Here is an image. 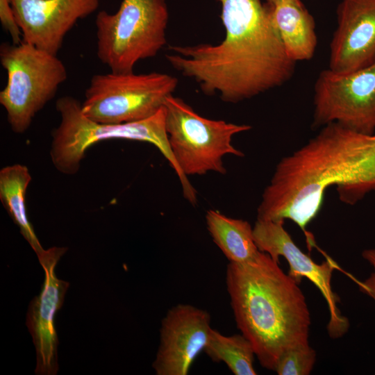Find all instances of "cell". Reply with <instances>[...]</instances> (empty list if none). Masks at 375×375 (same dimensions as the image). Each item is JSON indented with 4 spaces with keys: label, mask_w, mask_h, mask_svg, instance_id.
<instances>
[{
    "label": "cell",
    "mask_w": 375,
    "mask_h": 375,
    "mask_svg": "<svg viewBox=\"0 0 375 375\" xmlns=\"http://www.w3.org/2000/svg\"><path fill=\"white\" fill-rule=\"evenodd\" d=\"M225 38L219 44L170 46L169 63L193 78L208 95L237 103L278 87L292 76L288 56L270 15L260 0H219Z\"/></svg>",
    "instance_id": "obj_1"
},
{
    "label": "cell",
    "mask_w": 375,
    "mask_h": 375,
    "mask_svg": "<svg viewBox=\"0 0 375 375\" xmlns=\"http://www.w3.org/2000/svg\"><path fill=\"white\" fill-rule=\"evenodd\" d=\"M336 185L340 200L353 205L375 191V133L364 134L333 122L283 158L265 188L257 219H290L307 226L320 211L326 190Z\"/></svg>",
    "instance_id": "obj_2"
},
{
    "label": "cell",
    "mask_w": 375,
    "mask_h": 375,
    "mask_svg": "<svg viewBox=\"0 0 375 375\" xmlns=\"http://www.w3.org/2000/svg\"><path fill=\"white\" fill-rule=\"evenodd\" d=\"M261 251L246 263L228 262L226 285L235 323L260 365L274 371L287 349L307 344L310 314L299 283Z\"/></svg>",
    "instance_id": "obj_3"
},
{
    "label": "cell",
    "mask_w": 375,
    "mask_h": 375,
    "mask_svg": "<svg viewBox=\"0 0 375 375\" xmlns=\"http://www.w3.org/2000/svg\"><path fill=\"white\" fill-rule=\"evenodd\" d=\"M56 108L61 120L51 133L50 156L58 172L76 174L87 149L98 142L110 139L137 140L149 142L158 148L176 172L183 191L192 188L172 153L164 106L146 119L119 124H103L89 119L83 113L81 103L71 96L60 97L56 101Z\"/></svg>",
    "instance_id": "obj_4"
},
{
    "label": "cell",
    "mask_w": 375,
    "mask_h": 375,
    "mask_svg": "<svg viewBox=\"0 0 375 375\" xmlns=\"http://www.w3.org/2000/svg\"><path fill=\"white\" fill-rule=\"evenodd\" d=\"M166 0H123L113 14L96 17L97 55L115 73L133 72L141 60L156 56L167 43Z\"/></svg>",
    "instance_id": "obj_5"
},
{
    "label": "cell",
    "mask_w": 375,
    "mask_h": 375,
    "mask_svg": "<svg viewBox=\"0 0 375 375\" xmlns=\"http://www.w3.org/2000/svg\"><path fill=\"white\" fill-rule=\"evenodd\" d=\"M0 61L8 77L0 92V103L12 131L23 133L55 97L67 79V69L57 55L23 41L18 44L3 43Z\"/></svg>",
    "instance_id": "obj_6"
},
{
    "label": "cell",
    "mask_w": 375,
    "mask_h": 375,
    "mask_svg": "<svg viewBox=\"0 0 375 375\" xmlns=\"http://www.w3.org/2000/svg\"><path fill=\"white\" fill-rule=\"evenodd\" d=\"M164 107L170 149L185 176L209 172L225 174L224 156H244L243 152L232 144V138L250 130L251 126L202 117L173 94L166 99Z\"/></svg>",
    "instance_id": "obj_7"
},
{
    "label": "cell",
    "mask_w": 375,
    "mask_h": 375,
    "mask_svg": "<svg viewBox=\"0 0 375 375\" xmlns=\"http://www.w3.org/2000/svg\"><path fill=\"white\" fill-rule=\"evenodd\" d=\"M177 85V78L160 72L94 74L81 110L89 119L103 124L142 121L158 112Z\"/></svg>",
    "instance_id": "obj_8"
},
{
    "label": "cell",
    "mask_w": 375,
    "mask_h": 375,
    "mask_svg": "<svg viewBox=\"0 0 375 375\" xmlns=\"http://www.w3.org/2000/svg\"><path fill=\"white\" fill-rule=\"evenodd\" d=\"M314 127L335 122L354 131L375 133V64L350 73L328 68L314 86Z\"/></svg>",
    "instance_id": "obj_9"
},
{
    "label": "cell",
    "mask_w": 375,
    "mask_h": 375,
    "mask_svg": "<svg viewBox=\"0 0 375 375\" xmlns=\"http://www.w3.org/2000/svg\"><path fill=\"white\" fill-rule=\"evenodd\" d=\"M253 238L260 251L268 253L279 262L283 256L289 265L288 274L299 284L303 277L311 281L325 299L330 315L327 331L331 338L336 339L344 335L349 328V319L342 315L338 303L340 299L331 287L333 272L338 268L335 262L326 260L317 264L304 253L294 243L284 227V221L256 220L253 227Z\"/></svg>",
    "instance_id": "obj_10"
},
{
    "label": "cell",
    "mask_w": 375,
    "mask_h": 375,
    "mask_svg": "<svg viewBox=\"0 0 375 375\" xmlns=\"http://www.w3.org/2000/svg\"><path fill=\"white\" fill-rule=\"evenodd\" d=\"M67 251L66 247H53L38 258L44 279L40 294L29 303L26 320L35 349L38 375H55L58 371L55 317L62 306L69 283L57 277L56 267Z\"/></svg>",
    "instance_id": "obj_11"
},
{
    "label": "cell",
    "mask_w": 375,
    "mask_h": 375,
    "mask_svg": "<svg viewBox=\"0 0 375 375\" xmlns=\"http://www.w3.org/2000/svg\"><path fill=\"white\" fill-rule=\"evenodd\" d=\"M211 316L188 303L172 306L161 322L160 343L152 367L157 375H188L208 340Z\"/></svg>",
    "instance_id": "obj_12"
},
{
    "label": "cell",
    "mask_w": 375,
    "mask_h": 375,
    "mask_svg": "<svg viewBox=\"0 0 375 375\" xmlns=\"http://www.w3.org/2000/svg\"><path fill=\"white\" fill-rule=\"evenodd\" d=\"M101 0H10L22 41L57 55L67 33Z\"/></svg>",
    "instance_id": "obj_13"
},
{
    "label": "cell",
    "mask_w": 375,
    "mask_h": 375,
    "mask_svg": "<svg viewBox=\"0 0 375 375\" xmlns=\"http://www.w3.org/2000/svg\"><path fill=\"white\" fill-rule=\"evenodd\" d=\"M329 69L350 73L375 64V0H340Z\"/></svg>",
    "instance_id": "obj_14"
},
{
    "label": "cell",
    "mask_w": 375,
    "mask_h": 375,
    "mask_svg": "<svg viewBox=\"0 0 375 375\" xmlns=\"http://www.w3.org/2000/svg\"><path fill=\"white\" fill-rule=\"evenodd\" d=\"M267 5L290 58L296 62L311 59L317 44L315 22L302 1L285 0Z\"/></svg>",
    "instance_id": "obj_15"
},
{
    "label": "cell",
    "mask_w": 375,
    "mask_h": 375,
    "mask_svg": "<svg viewBox=\"0 0 375 375\" xmlns=\"http://www.w3.org/2000/svg\"><path fill=\"white\" fill-rule=\"evenodd\" d=\"M206 222L213 242L229 262H249L261 252L255 242L253 227L247 221L208 210Z\"/></svg>",
    "instance_id": "obj_16"
},
{
    "label": "cell",
    "mask_w": 375,
    "mask_h": 375,
    "mask_svg": "<svg viewBox=\"0 0 375 375\" xmlns=\"http://www.w3.org/2000/svg\"><path fill=\"white\" fill-rule=\"evenodd\" d=\"M31 181V174L25 165L15 164L0 170V201L2 206L38 258L46 249L40 244L28 218L26 194Z\"/></svg>",
    "instance_id": "obj_17"
},
{
    "label": "cell",
    "mask_w": 375,
    "mask_h": 375,
    "mask_svg": "<svg viewBox=\"0 0 375 375\" xmlns=\"http://www.w3.org/2000/svg\"><path fill=\"white\" fill-rule=\"evenodd\" d=\"M203 351L213 362L225 363L235 375L257 374L253 347L242 333L227 336L212 328Z\"/></svg>",
    "instance_id": "obj_18"
},
{
    "label": "cell",
    "mask_w": 375,
    "mask_h": 375,
    "mask_svg": "<svg viewBox=\"0 0 375 375\" xmlns=\"http://www.w3.org/2000/svg\"><path fill=\"white\" fill-rule=\"evenodd\" d=\"M317 354L309 344L291 347L279 357L274 371L278 375H308L316 362Z\"/></svg>",
    "instance_id": "obj_19"
},
{
    "label": "cell",
    "mask_w": 375,
    "mask_h": 375,
    "mask_svg": "<svg viewBox=\"0 0 375 375\" xmlns=\"http://www.w3.org/2000/svg\"><path fill=\"white\" fill-rule=\"evenodd\" d=\"M0 20L5 31L10 35L12 44L22 42V33L16 21L10 0H0Z\"/></svg>",
    "instance_id": "obj_20"
},
{
    "label": "cell",
    "mask_w": 375,
    "mask_h": 375,
    "mask_svg": "<svg viewBox=\"0 0 375 375\" xmlns=\"http://www.w3.org/2000/svg\"><path fill=\"white\" fill-rule=\"evenodd\" d=\"M362 257L372 267L373 271L364 281H358L360 290L375 301V249H367L362 252Z\"/></svg>",
    "instance_id": "obj_21"
},
{
    "label": "cell",
    "mask_w": 375,
    "mask_h": 375,
    "mask_svg": "<svg viewBox=\"0 0 375 375\" xmlns=\"http://www.w3.org/2000/svg\"><path fill=\"white\" fill-rule=\"evenodd\" d=\"M267 3L269 5H274L276 3H278L281 1H285V0H267Z\"/></svg>",
    "instance_id": "obj_22"
}]
</instances>
